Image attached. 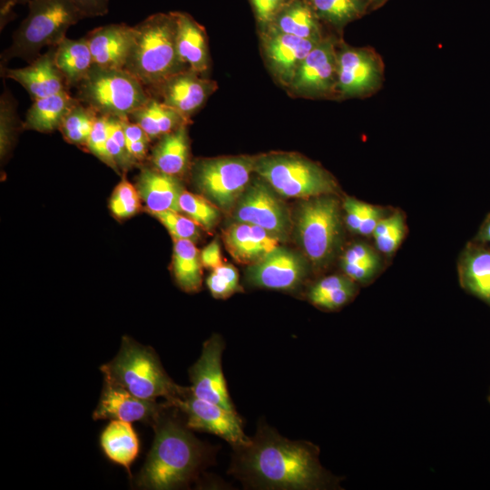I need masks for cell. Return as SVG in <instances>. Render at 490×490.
<instances>
[{"instance_id":"cell-1","label":"cell","mask_w":490,"mask_h":490,"mask_svg":"<svg viewBox=\"0 0 490 490\" xmlns=\"http://www.w3.org/2000/svg\"><path fill=\"white\" fill-rule=\"evenodd\" d=\"M230 473L246 485L260 489H311L323 483L315 449L260 426L242 446H233Z\"/></svg>"},{"instance_id":"cell-2","label":"cell","mask_w":490,"mask_h":490,"mask_svg":"<svg viewBox=\"0 0 490 490\" xmlns=\"http://www.w3.org/2000/svg\"><path fill=\"white\" fill-rule=\"evenodd\" d=\"M153 424L155 436L136 483L139 487L170 490L188 485L209 457V449L186 425L167 415V409Z\"/></svg>"},{"instance_id":"cell-3","label":"cell","mask_w":490,"mask_h":490,"mask_svg":"<svg viewBox=\"0 0 490 490\" xmlns=\"http://www.w3.org/2000/svg\"><path fill=\"white\" fill-rule=\"evenodd\" d=\"M133 28L132 46L124 69L147 89L186 70L177 51L175 12L153 14Z\"/></svg>"},{"instance_id":"cell-4","label":"cell","mask_w":490,"mask_h":490,"mask_svg":"<svg viewBox=\"0 0 490 490\" xmlns=\"http://www.w3.org/2000/svg\"><path fill=\"white\" fill-rule=\"evenodd\" d=\"M100 370L104 382L146 400L164 397L169 402L182 389L167 375L152 348L129 337L122 338L117 355L103 364Z\"/></svg>"},{"instance_id":"cell-5","label":"cell","mask_w":490,"mask_h":490,"mask_svg":"<svg viewBox=\"0 0 490 490\" xmlns=\"http://www.w3.org/2000/svg\"><path fill=\"white\" fill-rule=\"evenodd\" d=\"M28 14L14 32L2 63L13 58L34 61L45 47L56 46L67 30L84 16L73 0H30Z\"/></svg>"},{"instance_id":"cell-6","label":"cell","mask_w":490,"mask_h":490,"mask_svg":"<svg viewBox=\"0 0 490 490\" xmlns=\"http://www.w3.org/2000/svg\"><path fill=\"white\" fill-rule=\"evenodd\" d=\"M81 103L99 115L128 118L151 97L148 89L125 69L93 64L75 86Z\"/></svg>"},{"instance_id":"cell-7","label":"cell","mask_w":490,"mask_h":490,"mask_svg":"<svg viewBox=\"0 0 490 490\" xmlns=\"http://www.w3.org/2000/svg\"><path fill=\"white\" fill-rule=\"evenodd\" d=\"M254 172L284 197L311 198L332 192L336 188L324 169L296 154L271 153L256 157Z\"/></svg>"},{"instance_id":"cell-8","label":"cell","mask_w":490,"mask_h":490,"mask_svg":"<svg viewBox=\"0 0 490 490\" xmlns=\"http://www.w3.org/2000/svg\"><path fill=\"white\" fill-rule=\"evenodd\" d=\"M381 56L369 46L355 47L338 41L337 48V99L366 98L384 83Z\"/></svg>"},{"instance_id":"cell-9","label":"cell","mask_w":490,"mask_h":490,"mask_svg":"<svg viewBox=\"0 0 490 490\" xmlns=\"http://www.w3.org/2000/svg\"><path fill=\"white\" fill-rule=\"evenodd\" d=\"M256 157L235 156L199 161L194 178L199 189L222 209L229 210L249 184Z\"/></svg>"},{"instance_id":"cell-10","label":"cell","mask_w":490,"mask_h":490,"mask_svg":"<svg viewBox=\"0 0 490 490\" xmlns=\"http://www.w3.org/2000/svg\"><path fill=\"white\" fill-rule=\"evenodd\" d=\"M338 205L330 197L310 199L298 214L299 238L307 256L316 264L332 253L339 233Z\"/></svg>"},{"instance_id":"cell-11","label":"cell","mask_w":490,"mask_h":490,"mask_svg":"<svg viewBox=\"0 0 490 490\" xmlns=\"http://www.w3.org/2000/svg\"><path fill=\"white\" fill-rule=\"evenodd\" d=\"M339 39L326 35L299 66L288 91L310 99H337V48Z\"/></svg>"},{"instance_id":"cell-12","label":"cell","mask_w":490,"mask_h":490,"mask_svg":"<svg viewBox=\"0 0 490 490\" xmlns=\"http://www.w3.org/2000/svg\"><path fill=\"white\" fill-rule=\"evenodd\" d=\"M168 403L184 414L185 425L190 429L214 434L233 446H242L250 441V437L242 430L241 420L236 411L197 397L191 387H182L179 395Z\"/></svg>"},{"instance_id":"cell-13","label":"cell","mask_w":490,"mask_h":490,"mask_svg":"<svg viewBox=\"0 0 490 490\" xmlns=\"http://www.w3.org/2000/svg\"><path fill=\"white\" fill-rule=\"evenodd\" d=\"M266 64L276 81L288 89L301 62L321 40L305 39L272 27L260 31Z\"/></svg>"},{"instance_id":"cell-14","label":"cell","mask_w":490,"mask_h":490,"mask_svg":"<svg viewBox=\"0 0 490 490\" xmlns=\"http://www.w3.org/2000/svg\"><path fill=\"white\" fill-rule=\"evenodd\" d=\"M216 89L215 81L186 69L168 77L148 91L152 96L190 120Z\"/></svg>"},{"instance_id":"cell-15","label":"cell","mask_w":490,"mask_h":490,"mask_svg":"<svg viewBox=\"0 0 490 490\" xmlns=\"http://www.w3.org/2000/svg\"><path fill=\"white\" fill-rule=\"evenodd\" d=\"M234 217L237 221L259 226L271 235L283 236L289 220L285 208L266 186L255 181L240 196Z\"/></svg>"},{"instance_id":"cell-16","label":"cell","mask_w":490,"mask_h":490,"mask_svg":"<svg viewBox=\"0 0 490 490\" xmlns=\"http://www.w3.org/2000/svg\"><path fill=\"white\" fill-rule=\"evenodd\" d=\"M223 348V342L218 336L211 337L203 344L200 358L189 370L190 387L197 397L235 411L222 372Z\"/></svg>"},{"instance_id":"cell-17","label":"cell","mask_w":490,"mask_h":490,"mask_svg":"<svg viewBox=\"0 0 490 490\" xmlns=\"http://www.w3.org/2000/svg\"><path fill=\"white\" fill-rule=\"evenodd\" d=\"M168 406L167 401L158 403L156 400L142 399L120 387L104 382L93 419L142 422L152 426Z\"/></svg>"},{"instance_id":"cell-18","label":"cell","mask_w":490,"mask_h":490,"mask_svg":"<svg viewBox=\"0 0 490 490\" xmlns=\"http://www.w3.org/2000/svg\"><path fill=\"white\" fill-rule=\"evenodd\" d=\"M304 275L301 258L284 248L278 247L248 270L251 284L270 289L289 290L296 288Z\"/></svg>"},{"instance_id":"cell-19","label":"cell","mask_w":490,"mask_h":490,"mask_svg":"<svg viewBox=\"0 0 490 490\" xmlns=\"http://www.w3.org/2000/svg\"><path fill=\"white\" fill-rule=\"evenodd\" d=\"M133 36V26L119 23L96 27L84 37L95 65L124 69L132 46Z\"/></svg>"},{"instance_id":"cell-20","label":"cell","mask_w":490,"mask_h":490,"mask_svg":"<svg viewBox=\"0 0 490 490\" xmlns=\"http://www.w3.org/2000/svg\"><path fill=\"white\" fill-rule=\"evenodd\" d=\"M5 76L20 83L34 100L68 90L54 62V46L22 68H2Z\"/></svg>"},{"instance_id":"cell-21","label":"cell","mask_w":490,"mask_h":490,"mask_svg":"<svg viewBox=\"0 0 490 490\" xmlns=\"http://www.w3.org/2000/svg\"><path fill=\"white\" fill-rule=\"evenodd\" d=\"M137 191L152 214L165 211H181L179 201L183 189L176 176L144 168L138 177Z\"/></svg>"},{"instance_id":"cell-22","label":"cell","mask_w":490,"mask_h":490,"mask_svg":"<svg viewBox=\"0 0 490 490\" xmlns=\"http://www.w3.org/2000/svg\"><path fill=\"white\" fill-rule=\"evenodd\" d=\"M177 51L186 69L203 75L210 67L208 37L205 29L187 13L175 11Z\"/></svg>"},{"instance_id":"cell-23","label":"cell","mask_w":490,"mask_h":490,"mask_svg":"<svg viewBox=\"0 0 490 490\" xmlns=\"http://www.w3.org/2000/svg\"><path fill=\"white\" fill-rule=\"evenodd\" d=\"M305 39L321 40V21L307 0H289L269 26Z\"/></svg>"},{"instance_id":"cell-24","label":"cell","mask_w":490,"mask_h":490,"mask_svg":"<svg viewBox=\"0 0 490 490\" xmlns=\"http://www.w3.org/2000/svg\"><path fill=\"white\" fill-rule=\"evenodd\" d=\"M78 102L68 90L34 100L25 113L24 127L42 132L59 129L64 116Z\"/></svg>"},{"instance_id":"cell-25","label":"cell","mask_w":490,"mask_h":490,"mask_svg":"<svg viewBox=\"0 0 490 490\" xmlns=\"http://www.w3.org/2000/svg\"><path fill=\"white\" fill-rule=\"evenodd\" d=\"M100 444L107 458L130 474V466L140 451V441L132 424L111 420L101 434Z\"/></svg>"},{"instance_id":"cell-26","label":"cell","mask_w":490,"mask_h":490,"mask_svg":"<svg viewBox=\"0 0 490 490\" xmlns=\"http://www.w3.org/2000/svg\"><path fill=\"white\" fill-rule=\"evenodd\" d=\"M187 124L159 139L151 160L154 169L173 176L182 174L189 163Z\"/></svg>"},{"instance_id":"cell-27","label":"cell","mask_w":490,"mask_h":490,"mask_svg":"<svg viewBox=\"0 0 490 490\" xmlns=\"http://www.w3.org/2000/svg\"><path fill=\"white\" fill-rule=\"evenodd\" d=\"M128 118L140 125L151 140L160 139L189 122L176 110L152 95Z\"/></svg>"},{"instance_id":"cell-28","label":"cell","mask_w":490,"mask_h":490,"mask_svg":"<svg viewBox=\"0 0 490 490\" xmlns=\"http://www.w3.org/2000/svg\"><path fill=\"white\" fill-rule=\"evenodd\" d=\"M54 62L68 88L76 86L94 64L85 37L80 39L65 37L54 46Z\"/></svg>"},{"instance_id":"cell-29","label":"cell","mask_w":490,"mask_h":490,"mask_svg":"<svg viewBox=\"0 0 490 490\" xmlns=\"http://www.w3.org/2000/svg\"><path fill=\"white\" fill-rule=\"evenodd\" d=\"M201 253L192 240H174L173 270L179 286L185 291L193 292L201 284Z\"/></svg>"},{"instance_id":"cell-30","label":"cell","mask_w":490,"mask_h":490,"mask_svg":"<svg viewBox=\"0 0 490 490\" xmlns=\"http://www.w3.org/2000/svg\"><path fill=\"white\" fill-rule=\"evenodd\" d=\"M321 22L341 33L350 22L368 9L367 0H307Z\"/></svg>"},{"instance_id":"cell-31","label":"cell","mask_w":490,"mask_h":490,"mask_svg":"<svg viewBox=\"0 0 490 490\" xmlns=\"http://www.w3.org/2000/svg\"><path fill=\"white\" fill-rule=\"evenodd\" d=\"M223 237L229 252L239 262L255 263L267 255L255 237L251 224L231 225Z\"/></svg>"},{"instance_id":"cell-32","label":"cell","mask_w":490,"mask_h":490,"mask_svg":"<svg viewBox=\"0 0 490 490\" xmlns=\"http://www.w3.org/2000/svg\"><path fill=\"white\" fill-rule=\"evenodd\" d=\"M462 278L465 286L490 303V252L474 250L463 260Z\"/></svg>"},{"instance_id":"cell-33","label":"cell","mask_w":490,"mask_h":490,"mask_svg":"<svg viewBox=\"0 0 490 490\" xmlns=\"http://www.w3.org/2000/svg\"><path fill=\"white\" fill-rule=\"evenodd\" d=\"M98 115L79 101L64 116L59 130L68 142L85 146Z\"/></svg>"},{"instance_id":"cell-34","label":"cell","mask_w":490,"mask_h":490,"mask_svg":"<svg viewBox=\"0 0 490 490\" xmlns=\"http://www.w3.org/2000/svg\"><path fill=\"white\" fill-rule=\"evenodd\" d=\"M107 152L113 163V169L128 170L136 162L131 157L122 124V118L108 116Z\"/></svg>"},{"instance_id":"cell-35","label":"cell","mask_w":490,"mask_h":490,"mask_svg":"<svg viewBox=\"0 0 490 490\" xmlns=\"http://www.w3.org/2000/svg\"><path fill=\"white\" fill-rule=\"evenodd\" d=\"M179 205L181 211L206 230H211L219 219L216 207L200 195L183 191Z\"/></svg>"},{"instance_id":"cell-36","label":"cell","mask_w":490,"mask_h":490,"mask_svg":"<svg viewBox=\"0 0 490 490\" xmlns=\"http://www.w3.org/2000/svg\"><path fill=\"white\" fill-rule=\"evenodd\" d=\"M207 286L214 298L225 299L238 291L239 275L232 265L221 264L213 269L207 279Z\"/></svg>"},{"instance_id":"cell-37","label":"cell","mask_w":490,"mask_h":490,"mask_svg":"<svg viewBox=\"0 0 490 490\" xmlns=\"http://www.w3.org/2000/svg\"><path fill=\"white\" fill-rule=\"evenodd\" d=\"M110 208L118 218L133 215L140 208L138 191L128 181L122 180L113 191Z\"/></svg>"},{"instance_id":"cell-38","label":"cell","mask_w":490,"mask_h":490,"mask_svg":"<svg viewBox=\"0 0 490 490\" xmlns=\"http://www.w3.org/2000/svg\"><path fill=\"white\" fill-rule=\"evenodd\" d=\"M168 230L173 240H196L199 236L197 223L179 212L165 211L152 214Z\"/></svg>"},{"instance_id":"cell-39","label":"cell","mask_w":490,"mask_h":490,"mask_svg":"<svg viewBox=\"0 0 490 490\" xmlns=\"http://www.w3.org/2000/svg\"><path fill=\"white\" fill-rule=\"evenodd\" d=\"M16 103L5 89L0 98V129H1V154L6 152L12 142L14 132L17 124Z\"/></svg>"},{"instance_id":"cell-40","label":"cell","mask_w":490,"mask_h":490,"mask_svg":"<svg viewBox=\"0 0 490 490\" xmlns=\"http://www.w3.org/2000/svg\"><path fill=\"white\" fill-rule=\"evenodd\" d=\"M108 116L98 115L85 147L90 152L113 168V163L107 152Z\"/></svg>"},{"instance_id":"cell-41","label":"cell","mask_w":490,"mask_h":490,"mask_svg":"<svg viewBox=\"0 0 490 490\" xmlns=\"http://www.w3.org/2000/svg\"><path fill=\"white\" fill-rule=\"evenodd\" d=\"M289 0H250L260 31L268 28Z\"/></svg>"},{"instance_id":"cell-42","label":"cell","mask_w":490,"mask_h":490,"mask_svg":"<svg viewBox=\"0 0 490 490\" xmlns=\"http://www.w3.org/2000/svg\"><path fill=\"white\" fill-rule=\"evenodd\" d=\"M350 284H353V282L348 277L329 276L314 285L309 291L308 298L314 304L327 294Z\"/></svg>"},{"instance_id":"cell-43","label":"cell","mask_w":490,"mask_h":490,"mask_svg":"<svg viewBox=\"0 0 490 490\" xmlns=\"http://www.w3.org/2000/svg\"><path fill=\"white\" fill-rule=\"evenodd\" d=\"M405 234V225L400 215L395 225L384 235L375 239L377 249L387 254L394 252L401 243Z\"/></svg>"},{"instance_id":"cell-44","label":"cell","mask_w":490,"mask_h":490,"mask_svg":"<svg viewBox=\"0 0 490 490\" xmlns=\"http://www.w3.org/2000/svg\"><path fill=\"white\" fill-rule=\"evenodd\" d=\"M355 286L350 284L338 289L317 300L314 305L327 309H336L346 304L354 295Z\"/></svg>"},{"instance_id":"cell-45","label":"cell","mask_w":490,"mask_h":490,"mask_svg":"<svg viewBox=\"0 0 490 490\" xmlns=\"http://www.w3.org/2000/svg\"><path fill=\"white\" fill-rule=\"evenodd\" d=\"M368 204L355 200L353 198L346 199L344 209L346 211V220L348 228L352 231L358 232V230L367 213Z\"/></svg>"},{"instance_id":"cell-46","label":"cell","mask_w":490,"mask_h":490,"mask_svg":"<svg viewBox=\"0 0 490 490\" xmlns=\"http://www.w3.org/2000/svg\"><path fill=\"white\" fill-rule=\"evenodd\" d=\"M379 260L375 251L363 243H357L347 250L342 257V263L377 262Z\"/></svg>"},{"instance_id":"cell-47","label":"cell","mask_w":490,"mask_h":490,"mask_svg":"<svg viewBox=\"0 0 490 490\" xmlns=\"http://www.w3.org/2000/svg\"><path fill=\"white\" fill-rule=\"evenodd\" d=\"M378 263L362 262V263H342V268L347 276L357 281L368 279L376 271Z\"/></svg>"},{"instance_id":"cell-48","label":"cell","mask_w":490,"mask_h":490,"mask_svg":"<svg viewBox=\"0 0 490 490\" xmlns=\"http://www.w3.org/2000/svg\"><path fill=\"white\" fill-rule=\"evenodd\" d=\"M84 18L105 15L109 11V0H73Z\"/></svg>"},{"instance_id":"cell-49","label":"cell","mask_w":490,"mask_h":490,"mask_svg":"<svg viewBox=\"0 0 490 490\" xmlns=\"http://www.w3.org/2000/svg\"><path fill=\"white\" fill-rule=\"evenodd\" d=\"M201 260L206 268L215 269L222 264L220 249L217 240H213L201 250Z\"/></svg>"},{"instance_id":"cell-50","label":"cell","mask_w":490,"mask_h":490,"mask_svg":"<svg viewBox=\"0 0 490 490\" xmlns=\"http://www.w3.org/2000/svg\"><path fill=\"white\" fill-rule=\"evenodd\" d=\"M381 210L368 205L367 213L358 230V232L363 235L372 234L377 222L382 219Z\"/></svg>"},{"instance_id":"cell-51","label":"cell","mask_w":490,"mask_h":490,"mask_svg":"<svg viewBox=\"0 0 490 490\" xmlns=\"http://www.w3.org/2000/svg\"><path fill=\"white\" fill-rule=\"evenodd\" d=\"M30 0H0V20L1 26L10 21L13 17V11L15 5L28 4Z\"/></svg>"},{"instance_id":"cell-52","label":"cell","mask_w":490,"mask_h":490,"mask_svg":"<svg viewBox=\"0 0 490 490\" xmlns=\"http://www.w3.org/2000/svg\"><path fill=\"white\" fill-rule=\"evenodd\" d=\"M400 215H401L400 213L396 212L388 218L381 219L377 222L372 233L374 238L376 239L377 237L384 235L386 232H387L395 225V223L397 222Z\"/></svg>"},{"instance_id":"cell-53","label":"cell","mask_w":490,"mask_h":490,"mask_svg":"<svg viewBox=\"0 0 490 490\" xmlns=\"http://www.w3.org/2000/svg\"><path fill=\"white\" fill-rule=\"evenodd\" d=\"M481 239L486 241H490V219L487 220L482 230Z\"/></svg>"},{"instance_id":"cell-54","label":"cell","mask_w":490,"mask_h":490,"mask_svg":"<svg viewBox=\"0 0 490 490\" xmlns=\"http://www.w3.org/2000/svg\"><path fill=\"white\" fill-rule=\"evenodd\" d=\"M369 4V5H375L377 6V4L382 3L384 0H367Z\"/></svg>"}]
</instances>
